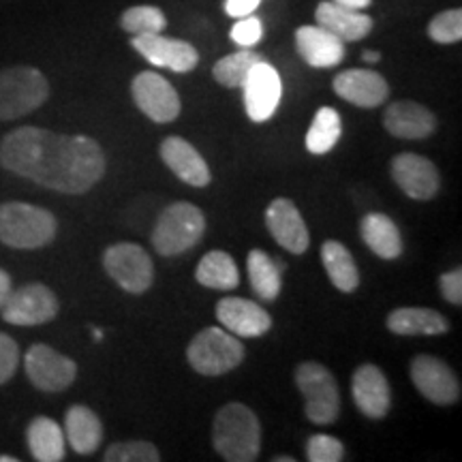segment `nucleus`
<instances>
[{
  "instance_id": "obj_12",
  "label": "nucleus",
  "mask_w": 462,
  "mask_h": 462,
  "mask_svg": "<svg viewBox=\"0 0 462 462\" xmlns=\"http://www.w3.org/2000/svg\"><path fill=\"white\" fill-rule=\"evenodd\" d=\"M240 88L245 90V107L253 123H265L273 118L282 97V82L279 71L270 62L259 60L253 65Z\"/></svg>"
},
{
  "instance_id": "obj_24",
  "label": "nucleus",
  "mask_w": 462,
  "mask_h": 462,
  "mask_svg": "<svg viewBox=\"0 0 462 462\" xmlns=\"http://www.w3.org/2000/svg\"><path fill=\"white\" fill-rule=\"evenodd\" d=\"M385 326L396 337H443L449 330V321L441 313L418 306L392 310Z\"/></svg>"
},
{
  "instance_id": "obj_22",
  "label": "nucleus",
  "mask_w": 462,
  "mask_h": 462,
  "mask_svg": "<svg viewBox=\"0 0 462 462\" xmlns=\"http://www.w3.org/2000/svg\"><path fill=\"white\" fill-rule=\"evenodd\" d=\"M296 50L306 65L315 69H330L343 62L345 42L334 37L330 31L315 26H300L296 31Z\"/></svg>"
},
{
  "instance_id": "obj_7",
  "label": "nucleus",
  "mask_w": 462,
  "mask_h": 462,
  "mask_svg": "<svg viewBox=\"0 0 462 462\" xmlns=\"http://www.w3.org/2000/svg\"><path fill=\"white\" fill-rule=\"evenodd\" d=\"M296 385L304 396V411L313 424L328 426L338 420L340 394L334 374L323 364L304 362L296 368Z\"/></svg>"
},
{
  "instance_id": "obj_31",
  "label": "nucleus",
  "mask_w": 462,
  "mask_h": 462,
  "mask_svg": "<svg viewBox=\"0 0 462 462\" xmlns=\"http://www.w3.org/2000/svg\"><path fill=\"white\" fill-rule=\"evenodd\" d=\"M343 123L334 107L317 109L310 129L306 133V150L310 154H328L340 140Z\"/></svg>"
},
{
  "instance_id": "obj_29",
  "label": "nucleus",
  "mask_w": 462,
  "mask_h": 462,
  "mask_svg": "<svg viewBox=\"0 0 462 462\" xmlns=\"http://www.w3.org/2000/svg\"><path fill=\"white\" fill-rule=\"evenodd\" d=\"M321 262L328 276H330L332 285L338 291L354 293L360 287V273H357L356 259L345 245H340L337 240L323 242Z\"/></svg>"
},
{
  "instance_id": "obj_36",
  "label": "nucleus",
  "mask_w": 462,
  "mask_h": 462,
  "mask_svg": "<svg viewBox=\"0 0 462 462\" xmlns=\"http://www.w3.org/2000/svg\"><path fill=\"white\" fill-rule=\"evenodd\" d=\"M306 458L310 462H340L345 458V446L337 437L313 435L306 443Z\"/></svg>"
},
{
  "instance_id": "obj_14",
  "label": "nucleus",
  "mask_w": 462,
  "mask_h": 462,
  "mask_svg": "<svg viewBox=\"0 0 462 462\" xmlns=\"http://www.w3.org/2000/svg\"><path fill=\"white\" fill-rule=\"evenodd\" d=\"M133 50L142 54L150 65L170 69L173 73H190L199 65V54L193 45L182 39L157 34H137L131 39Z\"/></svg>"
},
{
  "instance_id": "obj_43",
  "label": "nucleus",
  "mask_w": 462,
  "mask_h": 462,
  "mask_svg": "<svg viewBox=\"0 0 462 462\" xmlns=\"http://www.w3.org/2000/svg\"><path fill=\"white\" fill-rule=\"evenodd\" d=\"M362 60L368 62V65H374V62L381 60V54H379V51H374V50H364L362 51Z\"/></svg>"
},
{
  "instance_id": "obj_3",
  "label": "nucleus",
  "mask_w": 462,
  "mask_h": 462,
  "mask_svg": "<svg viewBox=\"0 0 462 462\" xmlns=\"http://www.w3.org/2000/svg\"><path fill=\"white\" fill-rule=\"evenodd\" d=\"M58 221L45 208L7 201L0 206V242L11 248L34 251L56 238Z\"/></svg>"
},
{
  "instance_id": "obj_35",
  "label": "nucleus",
  "mask_w": 462,
  "mask_h": 462,
  "mask_svg": "<svg viewBox=\"0 0 462 462\" xmlns=\"http://www.w3.org/2000/svg\"><path fill=\"white\" fill-rule=\"evenodd\" d=\"M429 37L441 45L458 43L462 39V11L448 9L437 14L429 24Z\"/></svg>"
},
{
  "instance_id": "obj_45",
  "label": "nucleus",
  "mask_w": 462,
  "mask_h": 462,
  "mask_svg": "<svg viewBox=\"0 0 462 462\" xmlns=\"http://www.w3.org/2000/svg\"><path fill=\"white\" fill-rule=\"evenodd\" d=\"M0 462H17L14 456H0Z\"/></svg>"
},
{
  "instance_id": "obj_37",
  "label": "nucleus",
  "mask_w": 462,
  "mask_h": 462,
  "mask_svg": "<svg viewBox=\"0 0 462 462\" xmlns=\"http://www.w3.org/2000/svg\"><path fill=\"white\" fill-rule=\"evenodd\" d=\"M229 37H231V42H234L236 45H240V48H253V45H257L263 37L262 20L253 14L238 17V22H236L234 28H231Z\"/></svg>"
},
{
  "instance_id": "obj_20",
  "label": "nucleus",
  "mask_w": 462,
  "mask_h": 462,
  "mask_svg": "<svg viewBox=\"0 0 462 462\" xmlns=\"http://www.w3.org/2000/svg\"><path fill=\"white\" fill-rule=\"evenodd\" d=\"M159 154L161 159H163V163L173 171V176L180 178L182 182L198 189H204L210 184L212 173L210 167L206 163V159L198 152V148L190 146L187 140H182V137H165L159 148Z\"/></svg>"
},
{
  "instance_id": "obj_13",
  "label": "nucleus",
  "mask_w": 462,
  "mask_h": 462,
  "mask_svg": "<svg viewBox=\"0 0 462 462\" xmlns=\"http://www.w3.org/2000/svg\"><path fill=\"white\" fill-rule=\"evenodd\" d=\"M411 381L415 390L430 402L449 407L460 401V383L452 368L435 356H415L411 362Z\"/></svg>"
},
{
  "instance_id": "obj_30",
  "label": "nucleus",
  "mask_w": 462,
  "mask_h": 462,
  "mask_svg": "<svg viewBox=\"0 0 462 462\" xmlns=\"http://www.w3.org/2000/svg\"><path fill=\"white\" fill-rule=\"evenodd\" d=\"M195 279L199 285L217 291H231L240 285V273L234 257L225 251H210L201 257L195 270Z\"/></svg>"
},
{
  "instance_id": "obj_33",
  "label": "nucleus",
  "mask_w": 462,
  "mask_h": 462,
  "mask_svg": "<svg viewBox=\"0 0 462 462\" xmlns=\"http://www.w3.org/2000/svg\"><path fill=\"white\" fill-rule=\"evenodd\" d=\"M167 26V17L159 7H150V5H140V7L126 9L120 15V28L125 32L133 34H157L163 32Z\"/></svg>"
},
{
  "instance_id": "obj_46",
  "label": "nucleus",
  "mask_w": 462,
  "mask_h": 462,
  "mask_svg": "<svg viewBox=\"0 0 462 462\" xmlns=\"http://www.w3.org/2000/svg\"><path fill=\"white\" fill-rule=\"evenodd\" d=\"M92 334H95V338H97V340H101V338H103V332H101V330H95Z\"/></svg>"
},
{
  "instance_id": "obj_15",
  "label": "nucleus",
  "mask_w": 462,
  "mask_h": 462,
  "mask_svg": "<svg viewBox=\"0 0 462 462\" xmlns=\"http://www.w3.org/2000/svg\"><path fill=\"white\" fill-rule=\"evenodd\" d=\"M392 178L396 187L415 201H429L441 189L437 165L415 152H402L392 159Z\"/></svg>"
},
{
  "instance_id": "obj_41",
  "label": "nucleus",
  "mask_w": 462,
  "mask_h": 462,
  "mask_svg": "<svg viewBox=\"0 0 462 462\" xmlns=\"http://www.w3.org/2000/svg\"><path fill=\"white\" fill-rule=\"evenodd\" d=\"M11 293V276L9 273H5L3 268H0V309H3L5 300L9 298Z\"/></svg>"
},
{
  "instance_id": "obj_17",
  "label": "nucleus",
  "mask_w": 462,
  "mask_h": 462,
  "mask_svg": "<svg viewBox=\"0 0 462 462\" xmlns=\"http://www.w3.org/2000/svg\"><path fill=\"white\" fill-rule=\"evenodd\" d=\"M332 88L343 101L364 109L379 107L390 95V86L383 75L371 69H349V71L338 73Z\"/></svg>"
},
{
  "instance_id": "obj_25",
  "label": "nucleus",
  "mask_w": 462,
  "mask_h": 462,
  "mask_svg": "<svg viewBox=\"0 0 462 462\" xmlns=\"http://www.w3.org/2000/svg\"><path fill=\"white\" fill-rule=\"evenodd\" d=\"M65 439L75 454L88 456L97 452L103 441V424L92 409L73 404L65 415Z\"/></svg>"
},
{
  "instance_id": "obj_44",
  "label": "nucleus",
  "mask_w": 462,
  "mask_h": 462,
  "mask_svg": "<svg viewBox=\"0 0 462 462\" xmlns=\"http://www.w3.org/2000/svg\"><path fill=\"white\" fill-rule=\"evenodd\" d=\"M274 462H293L291 456H276Z\"/></svg>"
},
{
  "instance_id": "obj_34",
  "label": "nucleus",
  "mask_w": 462,
  "mask_h": 462,
  "mask_svg": "<svg viewBox=\"0 0 462 462\" xmlns=\"http://www.w3.org/2000/svg\"><path fill=\"white\" fill-rule=\"evenodd\" d=\"M106 462H159V449L148 441L112 443L103 454Z\"/></svg>"
},
{
  "instance_id": "obj_6",
  "label": "nucleus",
  "mask_w": 462,
  "mask_h": 462,
  "mask_svg": "<svg viewBox=\"0 0 462 462\" xmlns=\"http://www.w3.org/2000/svg\"><path fill=\"white\" fill-rule=\"evenodd\" d=\"M187 360L195 373L221 377L240 366L245 360V345L223 328H206L190 340Z\"/></svg>"
},
{
  "instance_id": "obj_32",
  "label": "nucleus",
  "mask_w": 462,
  "mask_h": 462,
  "mask_svg": "<svg viewBox=\"0 0 462 462\" xmlns=\"http://www.w3.org/2000/svg\"><path fill=\"white\" fill-rule=\"evenodd\" d=\"M259 60H263L262 54H257V51H253L251 48H242L240 51L223 56L221 60L212 67V78H215L221 86H225V88H240V86L245 84L248 71H251L253 65H257Z\"/></svg>"
},
{
  "instance_id": "obj_2",
  "label": "nucleus",
  "mask_w": 462,
  "mask_h": 462,
  "mask_svg": "<svg viewBox=\"0 0 462 462\" xmlns=\"http://www.w3.org/2000/svg\"><path fill=\"white\" fill-rule=\"evenodd\" d=\"M212 446L227 462H253L262 452V424L242 402L225 404L212 424Z\"/></svg>"
},
{
  "instance_id": "obj_9",
  "label": "nucleus",
  "mask_w": 462,
  "mask_h": 462,
  "mask_svg": "<svg viewBox=\"0 0 462 462\" xmlns=\"http://www.w3.org/2000/svg\"><path fill=\"white\" fill-rule=\"evenodd\" d=\"M56 293L43 282H28L20 289H11L9 298L3 304V319L11 326H42L58 315Z\"/></svg>"
},
{
  "instance_id": "obj_21",
  "label": "nucleus",
  "mask_w": 462,
  "mask_h": 462,
  "mask_svg": "<svg viewBox=\"0 0 462 462\" xmlns=\"http://www.w3.org/2000/svg\"><path fill=\"white\" fill-rule=\"evenodd\" d=\"M383 126L398 140H426L437 131V116L415 101H396L385 109Z\"/></svg>"
},
{
  "instance_id": "obj_42",
  "label": "nucleus",
  "mask_w": 462,
  "mask_h": 462,
  "mask_svg": "<svg viewBox=\"0 0 462 462\" xmlns=\"http://www.w3.org/2000/svg\"><path fill=\"white\" fill-rule=\"evenodd\" d=\"M332 3H337V5H340V7H346V9L362 11V9L371 7L373 0H332Z\"/></svg>"
},
{
  "instance_id": "obj_16",
  "label": "nucleus",
  "mask_w": 462,
  "mask_h": 462,
  "mask_svg": "<svg viewBox=\"0 0 462 462\" xmlns=\"http://www.w3.org/2000/svg\"><path fill=\"white\" fill-rule=\"evenodd\" d=\"M265 227L276 245L293 255H302L310 245L309 227H306L302 215H300L298 206L291 199L279 198L265 210Z\"/></svg>"
},
{
  "instance_id": "obj_1",
  "label": "nucleus",
  "mask_w": 462,
  "mask_h": 462,
  "mask_svg": "<svg viewBox=\"0 0 462 462\" xmlns=\"http://www.w3.org/2000/svg\"><path fill=\"white\" fill-rule=\"evenodd\" d=\"M0 165L67 195L90 190L106 173V152L86 135H62L42 126H22L0 142Z\"/></svg>"
},
{
  "instance_id": "obj_5",
  "label": "nucleus",
  "mask_w": 462,
  "mask_h": 462,
  "mask_svg": "<svg viewBox=\"0 0 462 462\" xmlns=\"http://www.w3.org/2000/svg\"><path fill=\"white\" fill-rule=\"evenodd\" d=\"M48 97L50 82L39 69L17 65L0 71V120L5 123L32 114Z\"/></svg>"
},
{
  "instance_id": "obj_23",
  "label": "nucleus",
  "mask_w": 462,
  "mask_h": 462,
  "mask_svg": "<svg viewBox=\"0 0 462 462\" xmlns=\"http://www.w3.org/2000/svg\"><path fill=\"white\" fill-rule=\"evenodd\" d=\"M315 20L321 28L330 31L334 37H338L340 42L345 43L362 42V39L368 37L373 31L371 15L362 14V11L357 9L340 7V5L332 3V0L317 5Z\"/></svg>"
},
{
  "instance_id": "obj_26",
  "label": "nucleus",
  "mask_w": 462,
  "mask_h": 462,
  "mask_svg": "<svg viewBox=\"0 0 462 462\" xmlns=\"http://www.w3.org/2000/svg\"><path fill=\"white\" fill-rule=\"evenodd\" d=\"M360 236L374 255L381 259H398L402 255V238L396 223L383 212H368L360 223Z\"/></svg>"
},
{
  "instance_id": "obj_40",
  "label": "nucleus",
  "mask_w": 462,
  "mask_h": 462,
  "mask_svg": "<svg viewBox=\"0 0 462 462\" xmlns=\"http://www.w3.org/2000/svg\"><path fill=\"white\" fill-rule=\"evenodd\" d=\"M259 5H262V0H225V14L238 20V17L255 14Z\"/></svg>"
},
{
  "instance_id": "obj_4",
  "label": "nucleus",
  "mask_w": 462,
  "mask_h": 462,
  "mask_svg": "<svg viewBox=\"0 0 462 462\" xmlns=\"http://www.w3.org/2000/svg\"><path fill=\"white\" fill-rule=\"evenodd\" d=\"M204 212L189 201H176L161 212L150 240L163 257H176L198 245L204 238Z\"/></svg>"
},
{
  "instance_id": "obj_39",
  "label": "nucleus",
  "mask_w": 462,
  "mask_h": 462,
  "mask_svg": "<svg viewBox=\"0 0 462 462\" xmlns=\"http://www.w3.org/2000/svg\"><path fill=\"white\" fill-rule=\"evenodd\" d=\"M439 289H441L443 298L448 300L449 304L460 306L462 304V270H449V273L441 274L439 279Z\"/></svg>"
},
{
  "instance_id": "obj_38",
  "label": "nucleus",
  "mask_w": 462,
  "mask_h": 462,
  "mask_svg": "<svg viewBox=\"0 0 462 462\" xmlns=\"http://www.w3.org/2000/svg\"><path fill=\"white\" fill-rule=\"evenodd\" d=\"M20 366V346L7 334L0 332V385L7 383Z\"/></svg>"
},
{
  "instance_id": "obj_10",
  "label": "nucleus",
  "mask_w": 462,
  "mask_h": 462,
  "mask_svg": "<svg viewBox=\"0 0 462 462\" xmlns=\"http://www.w3.org/2000/svg\"><path fill=\"white\" fill-rule=\"evenodd\" d=\"M131 95L140 112L146 114L152 123L167 125L180 116V95L163 75L154 71L137 73L131 84Z\"/></svg>"
},
{
  "instance_id": "obj_18",
  "label": "nucleus",
  "mask_w": 462,
  "mask_h": 462,
  "mask_svg": "<svg viewBox=\"0 0 462 462\" xmlns=\"http://www.w3.org/2000/svg\"><path fill=\"white\" fill-rule=\"evenodd\" d=\"M217 317L225 330L242 338L263 337L273 328L268 310L246 298H223L217 304Z\"/></svg>"
},
{
  "instance_id": "obj_27",
  "label": "nucleus",
  "mask_w": 462,
  "mask_h": 462,
  "mask_svg": "<svg viewBox=\"0 0 462 462\" xmlns=\"http://www.w3.org/2000/svg\"><path fill=\"white\" fill-rule=\"evenodd\" d=\"M248 281L253 291L265 302H274L281 293V276L285 273V262L270 257L262 248H253L246 257Z\"/></svg>"
},
{
  "instance_id": "obj_8",
  "label": "nucleus",
  "mask_w": 462,
  "mask_h": 462,
  "mask_svg": "<svg viewBox=\"0 0 462 462\" xmlns=\"http://www.w3.org/2000/svg\"><path fill=\"white\" fill-rule=\"evenodd\" d=\"M103 268L109 279L118 282L125 291L146 293L154 281V263L148 255L146 248L135 245V242H118V245L107 246L103 255Z\"/></svg>"
},
{
  "instance_id": "obj_19",
  "label": "nucleus",
  "mask_w": 462,
  "mask_h": 462,
  "mask_svg": "<svg viewBox=\"0 0 462 462\" xmlns=\"http://www.w3.org/2000/svg\"><path fill=\"white\" fill-rule=\"evenodd\" d=\"M351 394L356 407L368 420H381L390 413L392 394L385 374L374 364H362L351 379Z\"/></svg>"
},
{
  "instance_id": "obj_11",
  "label": "nucleus",
  "mask_w": 462,
  "mask_h": 462,
  "mask_svg": "<svg viewBox=\"0 0 462 462\" xmlns=\"http://www.w3.org/2000/svg\"><path fill=\"white\" fill-rule=\"evenodd\" d=\"M24 368L34 388L51 394L67 390L78 379V364L43 343L32 345L26 351Z\"/></svg>"
},
{
  "instance_id": "obj_28",
  "label": "nucleus",
  "mask_w": 462,
  "mask_h": 462,
  "mask_svg": "<svg viewBox=\"0 0 462 462\" xmlns=\"http://www.w3.org/2000/svg\"><path fill=\"white\" fill-rule=\"evenodd\" d=\"M28 449L32 458L39 462H60L65 460V432L51 418L39 415L28 424L26 430Z\"/></svg>"
}]
</instances>
